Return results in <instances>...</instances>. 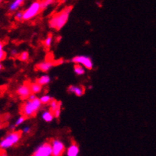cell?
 Instances as JSON below:
<instances>
[{"label": "cell", "mask_w": 156, "mask_h": 156, "mask_svg": "<svg viewBox=\"0 0 156 156\" xmlns=\"http://www.w3.org/2000/svg\"><path fill=\"white\" fill-rule=\"evenodd\" d=\"M72 9V6H68V7L62 9L58 13L55 14L49 20V27L52 29L56 30H59L62 29L68 21Z\"/></svg>", "instance_id": "cell-1"}, {"label": "cell", "mask_w": 156, "mask_h": 156, "mask_svg": "<svg viewBox=\"0 0 156 156\" xmlns=\"http://www.w3.org/2000/svg\"><path fill=\"white\" fill-rule=\"evenodd\" d=\"M41 104L40 99L37 97L34 99V100L28 99L27 102H25L21 107V114H22V115L25 116L27 118L34 117L40 109Z\"/></svg>", "instance_id": "cell-2"}, {"label": "cell", "mask_w": 156, "mask_h": 156, "mask_svg": "<svg viewBox=\"0 0 156 156\" xmlns=\"http://www.w3.org/2000/svg\"><path fill=\"white\" fill-rule=\"evenodd\" d=\"M22 131H13V132L10 133L9 135L6 136L1 142H0V149H7L9 148H11L18 143L21 137V134H22Z\"/></svg>", "instance_id": "cell-3"}, {"label": "cell", "mask_w": 156, "mask_h": 156, "mask_svg": "<svg viewBox=\"0 0 156 156\" xmlns=\"http://www.w3.org/2000/svg\"><path fill=\"white\" fill-rule=\"evenodd\" d=\"M42 10V0H36L24 12V21H28L38 15Z\"/></svg>", "instance_id": "cell-4"}, {"label": "cell", "mask_w": 156, "mask_h": 156, "mask_svg": "<svg viewBox=\"0 0 156 156\" xmlns=\"http://www.w3.org/2000/svg\"><path fill=\"white\" fill-rule=\"evenodd\" d=\"M52 155V144L49 143H45L40 145L33 153L34 156H50Z\"/></svg>", "instance_id": "cell-5"}, {"label": "cell", "mask_w": 156, "mask_h": 156, "mask_svg": "<svg viewBox=\"0 0 156 156\" xmlns=\"http://www.w3.org/2000/svg\"><path fill=\"white\" fill-rule=\"evenodd\" d=\"M71 62H74L75 64H80L82 65L83 66L85 67L87 69L91 70L93 67V62H92L91 58L88 56L85 55H77L73 58L71 59Z\"/></svg>", "instance_id": "cell-6"}, {"label": "cell", "mask_w": 156, "mask_h": 156, "mask_svg": "<svg viewBox=\"0 0 156 156\" xmlns=\"http://www.w3.org/2000/svg\"><path fill=\"white\" fill-rule=\"evenodd\" d=\"M52 155L53 156H61L63 155L65 152V147L63 143L60 141V140H53L52 143Z\"/></svg>", "instance_id": "cell-7"}, {"label": "cell", "mask_w": 156, "mask_h": 156, "mask_svg": "<svg viewBox=\"0 0 156 156\" xmlns=\"http://www.w3.org/2000/svg\"><path fill=\"white\" fill-rule=\"evenodd\" d=\"M17 94L21 97V99H28L30 95L31 94L30 87V84L24 83L23 85L20 86L18 89H17Z\"/></svg>", "instance_id": "cell-8"}, {"label": "cell", "mask_w": 156, "mask_h": 156, "mask_svg": "<svg viewBox=\"0 0 156 156\" xmlns=\"http://www.w3.org/2000/svg\"><path fill=\"white\" fill-rule=\"evenodd\" d=\"M68 90L69 93H74V94H75L77 96H82L84 94V92H85L84 87H81V86L71 85L68 87Z\"/></svg>", "instance_id": "cell-9"}, {"label": "cell", "mask_w": 156, "mask_h": 156, "mask_svg": "<svg viewBox=\"0 0 156 156\" xmlns=\"http://www.w3.org/2000/svg\"><path fill=\"white\" fill-rule=\"evenodd\" d=\"M53 65H55L54 62H52V61H49V62H44L38 64L36 68H37V70H40L43 72H47L48 71H49L52 68Z\"/></svg>", "instance_id": "cell-10"}, {"label": "cell", "mask_w": 156, "mask_h": 156, "mask_svg": "<svg viewBox=\"0 0 156 156\" xmlns=\"http://www.w3.org/2000/svg\"><path fill=\"white\" fill-rule=\"evenodd\" d=\"M79 153V147L77 143L73 142L71 146L67 150V155L68 156H77Z\"/></svg>", "instance_id": "cell-11"}, {"label": "cell", "mask_w": 156, "mask_h": 156, "mask_svg": "<svg viewBox=\"0 0 156 156\" xmlns=\"http://www.w3.org/2000/svg\"><path fill=\"white\" fill-rule=\"evenodd\" d=\"M25 0H14L12 3L9 5V11L11 12H15V11L18 10L20 7H21V5L24 2Z\"/></svg>", "instance_id": "cell-12"}, {"label": "cell", "mask_w": 156, "mask_h": 156, "mask_svg": "<svg viewBox=\"0 0 156 156\" xmlns=\"http://www.w3.org/2000/svg\"><path fill=\"white\" fill-rule=\"evenodd\" d=\"M54 114L51 111H46L42 114V118L46 122H51L54 118Z\"/></svg>", "instance_id": "cell-13"}, {"label": "cell", "mask_w": 156, "mask_h": 156, "mask_svg": "<svg viewBox=\"0 0 156 156\" xmlns=\"http://www.w3.org/2000/svg\"><path fill=\"white\" fill-rule=\"evenodd\" d=\"M30 87L31 93H34V94L39 93L40 92H41L42 90V85H40V84L38 83L37 82L34 83L30 84Z\"/></svg>", "instance_id": "cell-14"}, {"label": "cell", "mask_w": 156, "mask_h": 156, "mask_svg": "<svg viewBox=\"0 0 156 156\" xmlns=\"http://www.w3.org/2000/svg\"><path fill=\"white\" fill-rule=\"evenodd\" d=\"M50 81H51V78L48 75H43L37 80V82L42 86L47 85L48 83H50Z\"/></svg>", "instance_id": "cell-15"}, {"label": "cell", "mask_w": 156, "mask_h": 156, "mask_svg": "<svg viewBox=\"0 0 156 156\" xmlns=\"http://www.w3.org/2000/svg\"><path fill=\"white\" fill-rule=\"evenodd\" d=\"M74 71L75 74H77V75H83V74H85V69L83 67V65H80V64H76L74 65Z\"/></svg>", "instance_id": "cell-16"}, {"label": "cell", "mask_w": 156, "mask_h": 156, "mask_svg": "<svg viewBox=\"0 0 156 156\" xmlns=\"http://www.w3.org/2000/svg\"><path fill=\"white\" fill-rule=\"evenodd\" d=\"M59 108H61V102H58V101H56L55 99H52V101L50 102V111L52 112V113H54L55 111L56 110V109Z\"/></svg>", "instance_id": "cell-17"}, {"label": "cell", "mask_w": 156, "mask_h": 156, "mask_svg": "<svg viewBox=\"0 0 156 156\" xmlns=\"http://www.w3.org/2000/svg\"><path fill=\"white\" fill-rule=\"evenodd\" d=\"M52 35H49L46 38V40L43 41V45H44L45 48L46 49H49V48L51 47L52 46Z\"/></svg>", "instance_id": "cell-18"}, {"label": "cell", "mask_w": 156, "mask_h": 156, "mask_svg": "<svg viewBox=\"0 0 156 156\" xmlns=\"http://www.w3.org/2000/svg\"><path fill=\"white\" fill-rule=\"evenodd\" d=\"M55 2V0H42V10L47 9L49 5Z\"/></svg>", "instance_id": "cell-19"}, {"label": "cell", "mask_w": 156, "mask_h": 156, "mask_svg": "<svg viewBox=\"0 0 156 156\" xmlns=\"http://www.w3.org/2000/svg\"><path fill=\"white\" fill-rule=\"evenodd\" d=\"M40 99L42 104H48L50 103V102L52 101V99L50 96H49V95H45V96H42Z\"/></svg>", "instance_id": "cell-20"}, {"label": "cell", "mask_w": 156, "mask_h": 156, "mask_svg": "<svg viewBox=\"0 0 156 156\" xmlns=\"http://www.w3.org/2000/svg\"><path fill=\"white\" fill-rule=\"evenodd\" d=\"M18 59L22 62H27L29 59V53L27 52H23L18 55Z\"/></svg>", "instance_id": "cell-21"}, {"label": "cell", "mask_w": 156, "mask_h": 156, "mask_svg": "<svg viewBox=\"0 0 156 156\" xmlns=\"http://www.w3.org/2000/svg\"><path fill=\"white\" fill-rule=\"evenodd\" d=\"M15 18L16 21H24V12H18L15 14Z\"/></svg>", "instance_id": "cell-22"}, {"label": "cell", "mask_w": 156, "mask_h": 156, "mask_svg": "<svg viewBox=\"0 0 156 156\" xmlns=\"http://www.w3.org/2000/svg\"><path fill=\"white\" fill-rule=\"evenodd\" d=\"M27 119V118L25 116H24V115H21V117H20L19 118H18V120L16 121V122H15V126L16 127H18V126L21 125V124H23V123L24 122V121Z\"/></svg>", "instance_id": "cell-23"}, {"label": "cell", "mask_w": 156, "mask_h": 156, "mask_svg": "<svg viewBox=\"0 0 156 156\" xmlns=\"http://www.w3.org/2000/svg\"><path fill=\"white\" fill-rule=\"evenodd\" d=\"M6 57V54L5 52H4V51H0V62H2V61L4 60L5 58Z\"/></svg>", "instance_id": "cell-24"}, {"label": "cell", "mask_w": 156, "mask_h": 156, "mask_svg": "<svg viewBox=\"0 0 156 156\" xmlns=\"http://www.w3.org/2000/svg\"><path fill=\"white\" fill-rule=\"evenodd\" d=\"M53 114H54V116L55 117V118H58V117L60 116V114H61V108L56 109Z\"/></svg>", "instance_id": "cell-25"}, {"label": "cell", "mask_w": 156, "mask_h": 156, "mask_svg": "<svg viewBox=\"0 0 156 156\" xmlns=\"http://www.w3.org/2000/svg\"><path fill=\"white\" fill-rule=\"evenodd\" d=\"M22 132L24 133H29L30 132V128L29 127H25L23 129Z\"/></svg>", "instance_id": "cell-26"}, {"label": "cell", "mask_w": 156, "mask_h": 156, "mask_svg": "<svg viewBox=\"0 0 156 156\" xmlns=\"http://www.w3.org/2000/svg\"><path fill=\"white\" fill-rule=\"evenodd\" d=\"M11 54H12V55H17L18 52H17V51L15 50V49H13V50H12V52H11Z\"/></svg>", "instance_id": "cell-27"}, {"label": "cell", "mask_w": 156, "mask_h": 156, "mask_svg": "<svg viewBox=\"0 0 156 156\" xmlns=\"http://www.w3.org/2000/svg\"><path fill=\"white\" fill-rule=\"evenodd\" d=\"M3 47H4V44L0 41V51H2L3 50Z\"/></svg>", "instance_id": "cell-28"}, {"label": "cell", "mask_w": 156, "mask_h": 156, "mask_svg": "<svg viewBox=\"0 0 156 156\" xmlns=\"http://www.w3.org/2000/svg\"><path fill=\"white\" fill-rule=\"evenodd\" d=\"M61 39H62V37H58V38H57V40H57L58 42H59V41H60V40H61Z\"/></svg>", "instance_id": "cell-29"}, {"label": "cell", "mask_w": 156, "mask_h": 156, "mask_svg": "<svg viewBox=\"0 0 156 156\" xmlns=\"http://www.w3.org/2000/svg\"><path fill=\"white\" fill-rule=\"evenodd\" d=\"M2 69V65L1 64H0V71H1Z\"/></svg>", "instance_id": "cell-30"}, {"label": "cell", "mask_w": 156, "mask_h": 156, "mask_svg": "<svg viewBox=\"0 0 156 156\" xmlns=\"http://www.w3.org/2000/svg\"><path fill=\"white\" fill-rule=\"evenodd\" d=\"M1 127H2V125H1V124H0V129H1Z\"/></svg>", "instance_id": "cell-31"}, {"label": "cell", "mask_w": 156, "mask_h": 156, "mask_svg": "<svg viewBox=\"0 0 156 156\" xmlns=\"http://www.w3.org/2000/svg\"><path fill=\"white\" fill-rule=\"evenodd\" d=\"M2 0H0V3H1V2H2Z\"/></svg>", "instance_id": "cell-32"}, {"label": "cell", "mask_w": 156, "mask_h": 156, "mask_svg": "<svg viewBox=\"0 0 156 156\" xmlns=\"http://www.w3.org/2000/svg\"><path fill=\"white\" fill-rule=\"evenodd\" d=\"M65 1H67V0H64V2H65Z\"/></svg>", "instance_id": "cell-33"}]
</instances>
